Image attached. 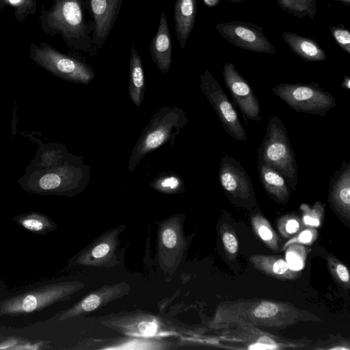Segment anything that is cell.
<instances>
[{
    "mask_svg": "<svg viewBox=\"0 0 350 350\" xmlns=\"http://www.w3.org/2000/svg\"><path fill=\"white\" fill-rule=\"evenodd\" d=\"M318 317L288 302L266 299H241L219 303L208 323L210 329L263 327L285 329Z\"/></svg>",
    "mask_w": 350,
    "mask_h": 350,
    "instance_id": "obj_1",
    "label": "cell"
},
{
    "mask_svg": "<svg viewBox=\"0 0 350 350\" xmlns=\"http://www.w3.org/2000/svg\"><path fill=\"white\" fill-rule=\"evenodd\" d=\"M185 111L176 107H164L155 113L142 131L128 161V171L133 172L141 160L150 152L176 136L187 123Z\"/></svg>",
    "mask_w": 350,
    "mask_h": 350,
    "instance_id": "obj_2",
    "label": "cell"
},
{
    "mask_svg": "<svg viewBox=\"0 0 350 350\" xmlns=\"http://www.w3.org/2000/svg\"><path fill=\"white\" fill-rule=\"evenodd\" d=\"M258 153V160L280 174L288 187L295 190L297 183V161L286 129L278 116H272L269 120L266 134Z\"/></svg>",
    "mask_w": 350,
    "mask_h": 350,
    "instance_id": "obj_3",
    "label": "cell"
},
{
    "mask_svg": "<svg viewBox=\"0 0 350 350\" xmlns=\"http://www.w3.org/2000/svg\"><path fill=\"white\" fill-rule=\"evenodd\" d=\"M85 284L77 280L59 282L8 298L0 302V315L27 314L68 300Z\"/></svg>",
    "mask_w": 350,
    "mask_h": 350,
    "instance_id": "obj_4",
    "label": "cell"
},
{
    "mask_svg": "<svg viewBox=\"0 0 350 350\" xmlns=\"http://www.w3.org/2000/svg\"><path fill=\"white\" fill-rule=\"evenodd\" d=\"M59 19L65 36L70 44L92 57L98 51L93 42L94 25L92 18H86L89 12L87 0H62L59 3Z\"/></svg>",
    "mask_w": 350,
    "mask_h": 350,
    "instance_id": "obj_5",
    "label": "cell"
},
{
    "mask_svg": "<svg viewBox=\"0 0 350 350\" xmlns=\"http://www.w3.org/2000/svg\"><path fill=\"white\" fill-rule=\"evenodd\" d=\"M273 92L297 112L325 116L336 106L333 95L317 84L281 83Z\"/></svg>",
    "mask_w": 350,
    "mask_h": 350,
    "instance_id": "obj_6",
    "label": "cell"
},
{
    "mask_svg": "<svg viewBox=\"0 0 350 350\" xmlns=\"http://www.w3.org/2000/svg\"><path fill=\"white\" fill-rule=\"evenodd\" d=\"M184 215L174 214L158 224L157 257L162 269L172 274L178 268L187 250Z\"/></svg>",
    "mask_w": 350,
    "mask_h": 350,
    "instance_id": "obj_7",
    "label": "cell"
},
{
    "mask_svg": "<svg viewBox=\"0 0 350 350\" xmlns=\"http://www.w3.org/2000/svg\"><path fill=\"white\" fill-rule=\"evenodd\" d=\"M124 228L125 224H121L98 236L72 258L70 265L90 268L115 267L119 262L120 234Z\"/></svg>",
    "mask_w": 350,
    "mask_h": 350,
    "instance_id": "obj_8",
    "label": "cell"
},
{
    "mask_svg": "<svg viewBox=\"0 0 350 350\" xmlns=\"http://www.w3.org/2000/svg\"><path fill=\"white\" fill-rule=\"evenodd\" d=\"M200 88L226 132L236 140H247L246 132L236 110L218 81L208 70L201 75Z\"/></svg>",
    "mask_w": 350,
    "mask_h": 350,
    "instance_id": "obj_9",
    "label": "cell"
},
{
    "mask_svg": "<svg viewBox=\"0 0 350 350\" xmlns=\"http://www.w3.org/2000/svg\"><path fill=\"white\" fill-rule=\"evenodd\" d=\"M218 33L235 46L252 52L276 54L263 29L252 22L232 21L216 25Z\"/></svg>",
    "mask_w": 350,
    "mask_h": 350,
    "instance_id": "obj_10",
    "label": "cell"
},
{
    "mask_svg": "<svg viewBox=\"0 0 350 350\" xmlns=\"http://www.w3.org/2000/svg\"><path fill=\"white\" fill-rule=\"evenodd\" d=\"M220 184L230 200L246 206L256 204L252 183L241 163L230 156L224 155L219 169Z\"/></svg>",
    "mask_w": 350,
    "mask_h": 350,
    "instance_id": "obj_11",
    "label": "cell"
},
{
    "mask_svg": "<svg viewBox=\"0 0 350 350\" xmlns=\"http://www.w3.org/2000/svg\"><path fill=\"white\" fill-rule=\"evenodd\" d=\"M98 320L104 326L128 336H153L165 329L159 317L139 310L111 313L98 317Z\"/></svg>",
    "mask_w": 350,
    "mask_h": 350,
    "instance_id": "obj_12",
    "label": "cell"
},
{
    "mask_svg": "<svg viewBox=\"0 0 350 350\" xmlns=\"http://www.w3.org/2000/svg\"><path fill=\"white\" fill-rule=\"evenodd\" d=\"M131 291L130 285L125 282L113 284H105L94 290L70 308L57 315L60 321L88 314L109 303L127 295Z\"/></svg>",
    "mask_w": 350,
    "mask_h": 350,
    "instance_id": "obj_13",
    "label": "cell"
},
{
    "mask_svg": "<svg viewBox=\"0 0 350 350\" xmlns=\"http://www.w3.org/2000/svg\"><path fill=\"white\" fill-rule=\"evenodd\" d=\"M223 76L226 86L242 115L249 120L260 121L262 118L258 99L246 80L231 62L224 64Z\"/></svg>",
    "mask_w": 350,
    "mask_h": 350,
    "instance_id": "obj_14",
    "label": "cell"
},
{
    "mask_svg": "<svg viewBox=\"0 0 350 350\" xmlns=\"http://www.w3.org/2000/svg\"><path fill=\"white\" fill-rule=\"evenodd\" d=\"M93 20V42L98 51L107 40L124 0H87Z\"/></svg>",
    "mask_w": 350,
    "mask_h": 350,
    "instance_id": "obj_15",
    "label": "cell"
},
{
    "mask_svg": "<svg viewBox=\"0 0 350 350\" xmlns=\"http://www.w3.org/2000/svg\"><path fill=\"white\" fill-rule=\"evenodd\" d=\"M41 63L54 74L72 82L88 84L95 77L89 65L55 51H50L42 55Z\"/></svg>",
    "mask_w": 350,
    "mask_h": 350,
    "instance_id": "obj_16",
    "label": "cell"
},
{
    "mask_svg": "<svg viewBox=\"0 0 350 350\" xmlns=\"http://www.w3.org/2000/svg\"><path fill=\"white\" fill-rule=\"evenodd\" d=\"M329 201L341 217L350 219V165L343 161L329 181Z\"/></svg>",
    "mask_w": 350,
    "mask_h": 350,
    "instance_id": "obj_17",
    "label": "cell"
},
{
    "mask_svg": "<svg viewBox=\"0 0 350 350\" xmlns=\"http://www.w3.org/2000/svg\"><path fill=\"white\" fill-rule=\"evenodd\" d=\"M150 54L158 69L167 74L172 61V44L165 12H162L157 31L150 42Z\"/></svg>",
    "mask_w": 350,
    "mask_h": 350,
    "instance_id": "obj_18",
    "label": "cell"
},
{
    "mask_svg": "<svg viewBox=\"0 0 350 350\" xmlns=\"http://www.w3.org/2000/svg\"><path fill=\"white\" fill-rule=\"evenodd\" d=\"M249 260L255 269L272 278L293 280L300 276L297 270L290 267L285 259L278 256L254 254Z\"/></svg>",
    "mask_w": 350,
    "mask_h": 350,
    "instance_id": "obj_19",
    "label": "cell"
},
{
    "mask_svg": "<svg viewBox=\"0 0 350 350\" xmlns=\"http://www.w3.org/2000/svg\"><path fill=\"white\" fill-rule=\"evenodd\" d=\"M197 0H176L174 9L175 32L183 49L195 25Z\"/></svg>",
    "mask_w": 350,
    "mask_h": 350,
    "instance_id": "obj_20",
    "label": "cell"
},
{
    "mask_svg": "<svg viewBox=\"0 0 350 350\" xmlns=\"http://www.w3.org/2000/svg\"><path fill=\"white\" fill-rule=\"evenodd\" d=\"M284 41L298 57L308 62H321L327 59L326 53L312 38L291 31H284Z\"/></svg>",
    "mask_w": 350,
    "mask_h": 350,
    "instance_id": "obj_21",
    "label": "cell"
},
{
    "mask_svg": "<svg viewBox=\"0 0 350 350\" xmlns=\"http://www.w3.org/2000/svg\"><path fill=\"white\" fill-rule=\"evenodd\" d=\"M258 170L260 182L268 195L279 203H287L290 191L282 176L260 160H258Z\"/></svg>",
    "mask_w": 350,
    "mask_h": 350,
    "instance_id": "obj_22",
    "label": "cell"
},
{
    "mask_svg": "<svg viewBox=\"0 0 350 350\" xmlns=\"http://www.w3.org/2000/svg\"><path fill=\"white\" fill-rule=\"evenodd\" d=\"M145 86L142 58L133 43L130 50L129 94L131 101L137 107L142 103Z\"/></svg>",
    "mask_w": 350,
    "mask_h": 350,
    "instance_id": "obj_23",
    "label": "cell"
},
{
    "mask_svg": "<svg viewBox=\"0 0 350 350\" xmlns=\"http://www.w3.org/2000/svg\"><path fill=\"white\" fill-rule=\"evenodd\" d=\"M251 223L256 234L268 247L273 250L280 249L279 237L265 217L255 213L252 216Z\"/></svg>",
    "mask_w": 350,
    "mask_h": 350,
    "instance_id": "obj_24",
    "label": "cell"
},
{
    "mask_svg": "<svg viewBox=\"0 0 350 350\" xmlns=\"http://www.w3.org/2000/svg\"><path fill=\"white\" fill-rule=\"evenodd\" d=\"M16 221L27 230L37 234H44L57 228V225L50 218L39 213L21 215Z\"/></svg>",
    "mask_w": 350,
    "mask_h": 350,
    "instance_id": "obj_25",
    "label": "cell"
},
{
    "mask_svg": "<svg viewBox=\"0 0 350 350\" xmlns=\"http://www.w3.org/2000/svg\"><path fill=\"white\" fill-rule=\"evenodd\" d=\"M317 0H276L278 5L284 12L298 18L313 19L317 14Z\"/></svg>",
    "mask_w": 350,
    "mask_h": 350,
    "instance_id": "obj_26",
    "label": "cell"
},
{
    "mask_svg": "<svg viewBox=\"0 0 350 350\" xmlns=\"http://www.w3.org/2000/svg\"><path fill=\"white\" fill-rule=\"evenodd\" d=\"M150 187L165 194H178L185 191L182 178L174 172H165L154 178Z\"/></svg>",
    "mask_w": 350,
    "mask_h": 350,
    "instance_id": "obj_27",
    "label": "cell"
},
{
    "mask_svg": "<svg viewBox=\"0 0 350 350\" xmlns=\"http://www.w3.org/2000/svg\"><path fill=\"white\" fill-rule=\"evenodd\" d=\"M328 269L335 280L345 289L350 288V275L347 267L334 256L329 254L327 257Z\"/></svg>",
    "mask_w": 350,
    "mask_h": 350,
    "instance_id": "obj_28",
    "label": "cell"
},
{
    "mask_svg": "<svg viewBox=\"0 0 350 350\" xmlns=\"http://www.w3.org/2000/svg\"><path fill=\"white\" fill-rule=\"evenodd\" d=\"M220 234L222 244L228 260H234L239 250V243L234 229L231 226L224 224L220 228Z\"/></svg>",
    "mask_w": 350,
    "mask_h": 350,
    "instance_id": "obj_29",
    "label": "cell"
},
{
    "mask_svg": "<svg viewBox=\"0 0 350 350\" xmlns=\"http://www.w3.org/2000/svg\"><path fill=\"white\" fill-rule=\"evenodd\" d=\"M302 212L304 223L310 227H318L320 226L324 215L325 204L321 202H316L311 207L306 204L300 206Z\"/></svg>",
    "mask_w": 350,
    "mask_h": 350,
    "instance_id": "obj_30",
    "label": "cell"
},
{
    "mask_svg": "<svg viewBox=\"0 0 350 350\" xmlns=\"http://www.w3.org/2000/svg\"><path fill=\"white\" fill-rule=\"evenodd\" d=\"M286 252V261L293 269L299 271L302 269L306 259V250L299 244L288 245Z\"/></svg>",
    "mask_w": 350,
    "mask_h": 350,
    "instance_id": "obj_31",
    "label": "cell"
},
{
    "mask_svg": "<svg viewBox=\"0 0 350 350\" xmlns=\"http://www.w3.org/2000/svg\"><path fill=\"white\" fill-rule=\"evenodd\" d=\"M301 219L293 215H286L278 221V228L280 234L284 237H290L295 234L300 228Z\"/></svg>",
    "mask_w": 350,
    "mask_h": 350,
    "instance_id": "obj_32",
    "label": "cell"
},
{
    "mask_svg": "<svg viewBox=\"0 0 350 350\" xmlns=\"http://www.w3.org/2000/svg\"><path fill=\"white\" fill-rule=\"evenodd\" d=\"M332 36L338 45L350 54V32L342 24L329 26Z\"/></svg>",
    "mask_w": 350,
    "mask_h": 350,
    "instance_id": "obj_33",
    "label": "cell"
},
{
    "mask_svg": "<svg viewBox=\"0 0 350 350\" xmlns=\"http://www.w3.org/2000/svg\"><path fill=\"white\" fill-rule=\"evenodd\" d=\"M317 238V231L314 228H309L301 231L298 235L293 237L287 241L283 246L286 248L291 244L311 245Z\"/></svg>",
    "mask_w": 350,
    "mask_h": 350,
    "instance_id": "obj_34",
    "label": "cell"
},
{
    "mask_svg": "<svg viewBox=\"0 0 350 350\" xmlns=\"http://www.w3.org/2000/svg\"><path fill=\"white\" fill-rule=\"evenodd\" d=\"M341 87L344 89L350 90V77L349 75L345 76L341 83Z\"/></svg>",
    "mask_w": 350,
    "mask_h": 350,
    "instance_id": "obj_35",
    "label": "cell"
},
{
    "mask_svg": "<svg viewBox=\"0 0 350 350\" xmlns=\"http://www.w3.org/2000/svg\"><path fill=\"white\" fill-rule=\"evenodd\" d=\"M203 1L207 7L212 8L217 5L220 0H203Z\"/></svg>",
    "mask_w": 350,
    "mask_h": 350,
    "instance_id": "obj_36",
    "label": "cell"
},
{
    "mask_svg": "<svg viewBox=\"0 0 350 350\" xmlns=\"http://www.w3.org/2000/svg\"><path fill=\"white\" fill-rule=\"evenodd\" d=\"M346 5H350V0H337Z\"/></svg>",
    "mask_w": 350,
    "mask_h": 350,
    "instance_id": "obj_37",
    "label": "cell"
},
{
    "mask_svg": "<svg viewBox=\"0 0 350 350\" xmlns=\"http://www.w3.org/2000/svg\"><path fill=\"white\" fill-rule=\"evenodd\" d=\"M228 1L231 3H241L242 1H244L245 0H228Z\"/></svg>",
    "mask_w": 350,
    "mask_h": 350,
    "instance_id": "obj_38",
    "label": "cell"
},
{
    "mask_svg": "<svg viewBox=\"0 0 350 350\" xmlns=\"http://www.w3.org/2000/svg\"><path fill=\"white\" fill-rule=\"evenodd\" d=\"M9 1L12 3H16L19 2L21 0H9Z\"/></svg>",
    "mask_w": 350,
    "mask_h": 350,
    "instance_id": "obj_39",
    "label": "cell"
}]
</instances>
